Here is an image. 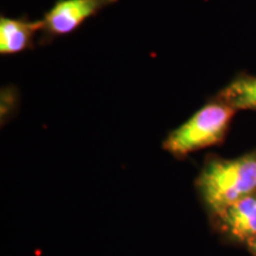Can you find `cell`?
<instances>
[{
	"label": "cell",
	"mask_w": 256,
	"mask_h": 256,
	"mask_svg": "<svg viewBox=\"0 0 256 256\" xmlns=\"http://www.w3.org/2000/svg\"><path fill=\"white\" fill-rule=\"evenodd\" d=\"M208 208L218 216L226 208L256 194V153L208 162L197 180Z\"/></svg>",
	"instance_id": "6da1fadb"
},
{
	"label": "cell",
	"mask_w": 256,
	"mask_h": 256,
	"mask_svg": "<svg viewBox=\"0 0 256 256\" xmlns=\"http://www.w3.org/2000/svg\"><path fill=\"white\" fill-rule=\"evenodd\" d=\"M236 110L226 102H212L198 110L190 120L174 130L164 142V148L178 158L217 145L228 132Z\"/></svg>",
	"instance_id": "7a4b0ae2"
},
{
	"label": "cell",
	"mask_w": 256,
	"mask_h": 256,
	"mask_svg": "<svg viewBox=\"0 0 256 256\" xmlns=\"http://www.w3.org/2000/svg\"><path fill=\"white\" fill-rule=\"evenodd\" d=\"M118 0H60L43 19V30L51 37L66 36Z\"/></svg>",
	"instance_id": "3957f363"
},
{
	"label": "cell",
	"mask_w": 256,
	"mask_h": 256,
	"mask_svg": "<svg viewBox=\"0 0 256 256\" xmlns=\"http://www.w3.org/2000/svg\"><path fill=\"white\" fill-rule=\"evenodd\" d=\"M217 217L229 236L248 243L256 236V194L234 203Z\"/></svg>",
	"instance_id": "277c9868"
},
{
	"label": "cell",
	"mask_w": 256,
	"mask_h": 256,
	"mask_svg": "<svg viewBox=\"0 0 256 256\" xmlns=\"http://www.w3.org/2000/svg\"><path fill=\"white\" fill-rule=\"evenodd\" d=\"M43 30V20L28 22L23 19H0V54L16 55L31 46L34 34Z\"/></svg>",
	"instance_id": "5b68a950"
},
{
	"label": "cell",
	"mask_w": 256,
	"mask_h": 256,
	"mask_svg": "<svg viewBox=\"0 0 256 256\" xmlns=\"http://www.w3.org/2000/svg\"><path fill=\"white\" fill-rule=\"evenodd\" d=\"M220 98L236 110H256V78L247 75L240 76L223 89Z\"/></svg>",
	"instance_id": "8992f818"
},
{
	"label": "cell",
	"mask_w": 256,
	"mask_h": 256,
	"mask_svg": "<svg viewBox=\"0 0 256 256\" xmlns=\"http://www.w3.org/2000/svg\"><path fill=\"white\" fill-rule=\"evenodd\" d=\"M247 244H248V247L250 248V250H252V254L256 256V236L252 240H250V241H249Z\"/></svg>",
	"instance_id": "52a82bcc"
}]
</instances>
